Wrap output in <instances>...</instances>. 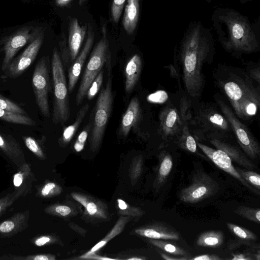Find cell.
I'll return each instance as SVG.
<instances>
[{
  "instance_id": "cell-43",
  "label": "cell",
  "mask_w": 260,
  "mask_h": 260,
  "mask_svg": "<svg viewBox=\"0 0 260 260\" xmlns=\"http://www.w3.org/2000/svg\"><path fill=\"white\" fill-rule=\"evenodd\" d=\"M55 212L61 216H67L72 213V209L70 207L66 205H58L55 206Z\"/></svg>"
},
{
  "instance_id": "cell-4",
  "label": "cell",
  "mask_w": 260,
  "mask_h": 260,
  "mask_svg": "<svg viewBox=\"0 0 260 260\" xmlns=\"http://www.w3.org/2000/svg\"><path fill=\"white\" fill-rule=\"evenodd\" d=\"M189 124L197 141L206 140L210 137L231 139L234 137L226 118L217 105L212 102L198 101L192 104Z\"/></svg>"
},
{
  "instance_id": "cell-11",
  "label": "cell",
  "mask_w": 260,
  "mask_h": 260,
  "mask_svg": "<svg viewBox=\"0 0 260 260\" xmlns=\"http://www.w3.org/2000/svg\"><path fill=\"white\" fill-rule=\"evenodd\" d=\"M219 189V184L213 178L200 171L193 175L189 185L181 190L179 197L184 203L194 204L213 196Z\"/></svg>"
},
{
  "instance_id": "cell-16",
  "label": "cell",
  "mask_w": 260,
  "mask_h": 260,
  "mask_svg": "<svg viewBox=\"0 0 260 260\" xmlns=\"http://www.w3.org/2000/svg\"><path fill=\"white\" fill-rule=\"evenodd\" d=\"M87 28V38L84 46L68 70V86L69 92L70 93L72 92L76 85L86 57L93 43L94 34L92 26L90 24H88Z\"/></svg>"
},
{
  "instance_id": "cell-2",
  "label": "cell",
  "mask_w": 260,
  "mask_h": 260,
  "mask_svg": "<svg viewBox=\"0 0 260 260\" xmlns=\"http://www.w3.org/2000/svg\"><path fill=\"white\" fill-rule=\"evenodd\" d=\"M211 19L218 42L232 56L239 58L259 50V17L251 22L247 16L232 8L218 7Z\"/></svg>"
},
{
  "instance_id": "cell-18",
  "label": "cell",
  "mask_w": 260,
  "mask_h": 260,
  "mask_svg": "<svg viewBox=\"0 0 260 260\" xmlns=\"http://www.w3.org/2000/svg\"><path fill=\"white\" fill-rule=\"evenodd\" d=\"M86 25L81 26L78 20L73 18L70 21L69 29L68 52L64 64L71 63L74 61L78 54L86 32Z\"/></svg>"
},
{
  "instance_id": "cell-32",
  "label": "cell",
  "mask_w": 260,
  "mask_h": 260,
  "mask_svg": "<svg viewBox=\"0 0 260 260\" xmlns=\"http://www.w3.org/2000/svg\"><path fill=\"white\" fill-rule=\"evenodd\" d=\"M239 216L259 224L260 222V209L245 206L238 207L233 211Z\"/></svg>"
},
{
  "instance_id": "cell-5",
  "label": "cell",
  "mask_w": 260,
  "mask_h": 260,
  "mask_svg": "<svg viewBox=\"0 0 260 260\" xmlns=\"http://www.w3.org/2000/svg\"><path fill=\"white\" fill-rule=\"evenodd\" d=\"M178 103L169 101L160 110L157 133L163 142L161 146L173 143L191 118L192 104L184 93Z\"/></svg>"
},
{
  "instance_id": "cell-37",
  "label": "cell",
  "mask_w": 260,
  "mask_h": 260,
  "mask_svg": "<svg viewBox=\"0 0 260 260\" xmlns=\"http://www.w3.org/2000/svg\"><path fill=\"white\" fill-rule=\"evenodd\" d=\"M91 126V122L90 120L78 135L74 145V148L76 152H79L84 149L88 134L90 132Z\"/></svg>"
},
{
  "instance_id": "cell-40",
  "label": "cell",
  "mask_w": 260,
  "mask_h": 260,
  "mask_svg": "<svg viewBox=\"0 0 260 260\" xmlns=\"http://www.w3.org/2000/svg\"><path fill=\"white\" fill-rule=\"evenodd\" d=\"M126 0H113L111 6V15L115 23L118 22Z\"/></svg>"
},
{
  "instance_id": "cell-39",
  "label": "cell",
  "mask_w": 260,
  "mask_h": 260,
  "mask_svg": "<svg viewBox=\"0 0 260 260\" xmlns=\"http://www.w3.org/2000/svg\"><path fill=\"white\" fill-rule=\"evenodd\" d=\"M23 140L26 146L31 152L39 157L44 156L42 149L35 139L30 136H24L23 137Z\"/></svg>"
},
{
  "instance_id": "cell-52",
  "label": "cell",
  "mask_w": 260,
  "mask_h": 260,
  "mask_svg": "<svg viewBox=\"0 0 260 260\" xmlns=\"http://www.w3.org/2000/svg\"><path fill=\"white\" fill-rule=\"evenodd\" d=\"M73 0H55V4L59 7L67 6Z\"/></svg>"
},
{
  "instance_id": "cell-46",
  "label": "cell",
  "mask_w": 260,
  "mask_h": 260,
  "mask_svg": "<svg viewBox=\"0 0 260 260\" xmlns=\"http://www.w3.org/2000/svg\"><path fill=\"white\" fill-rule=\"evenodd\" d=\"M14 226V223L12 221H5L1 224L0 231L3 233H8L11 232Z\"/></svg>"
},
{
  "instance_id": "cell-45",
  "label": "cell",
  "mask_w": 260,
  "mask_h": 260,
  "mask_svg": "<svg viewBox=\"0 0 260 260\" xmlns=\"http://www.w3.org/2000/svg\"><path fill=\"white\" fill-rule=\"evenodd\" d=\"M190 260H221L218 255L216 254H203L198 255L193 258H188Z\"/></svg>"
},
{
  "instance_id": "cell-41",
  "label": "cell",
  "mask_w": 260,
  "mask_h": 260,
  "mask_svg": "<svg viewBox=\"0 0 260 260\" xmlns=\"http://www.w3.org/2000/svg\"><path fill=\"white\" fill-rule=\"evenodd\" d=\"M245 70L249 77L255 82L259 85L260 83V67L259 63L257 64H250Z\"/></svg>"
},
{
  "instance_id": "cell-55",
  "label": "cell",
  "mask_w": 260,
  "mask_h": 260,
  "mask_svg": "<svg viewBox=\"0 0 260 260\" xmlns=\"http://www.w3.org/2000/svg\"><path fill=\"white\" fill-rule=\"evenodd\" d=\"M87 0H79V4L80 6L82 5L83 4H84Z\"/></svg>"
},
{
  "instance_id": "cell-35",
  "label": "cell",
  "mask_w": 260,
  "mask_h": 260,
  "mask_svg": "<svg viewBox=\"0 0 260 260\" xmlns=\"http://www.w3.org/2000/svg\"><path fill=\"white\" fill-rule=\"evenodd\" d=\"M142 165L143 157L141 155L134 158L129 170V176L133 182H136L140 177L142 172Z\"/></svg>"
},
{
  "instance_id": "cell-44",
  "label": "cell",
  "mask_w": 260,
  "mask_h": 260,
  "mask_svg": "<svg viewBox=\"0 0 260 260\" xmlns=\"http://www.w3.org/2000/svg\"><path fill=\"white\" fill-rule=\"evenodd\" d=\"M79 258L81 259H98V260H116L118 259L117 258H110L106 256H103L99 255L96 254V252H92V253H85L83 255L80 256L79 257Z\"/></svg>"
},
{
  "instance_id": "cell-21",
  "label": "cell",
  "mask_w": 260,
  "mask_h": 260,
  "mask_svg": "<svg viewBox=\"0 0 260 260\" xmlns=\"http://www.w3.org/2000/svg\"><path fill=\"white\" fill-rule=\"evenodd\" d=\"M142 61L141 56L136 54L127 62L125 69V91L130 93L136 85L141 74Z\"/></svg>"
},
{
  "instance_id": "cell-36",
  "label": "cell",
  "mask_w": 260,
  "mask_h": 260,
  "mask_svg": "<svg viewBox=\"0 0 260 260\" xmlns=\"http://www.w3.org/2000/svg\"><path fill=\"white\" fill-rule=\"evenodd\" d=\"M103 76L104 72L102 70L90 84L86 94L88 100H92L100 90L103 81Z\"/></svg>"
},
{
  "instance_id": "cell-24",
  "label": "cell",
  "mask_w": 260,
  "mask_h": 260,
  "mask_svg": "<svg viewBox=\"0 0 260 260\" xmlns=\"http://www.w3.org/2000/svg\"><path fill=\"white\" fill-rule=\"evenodd\" d=\"M89 108L88 104L84 105L78 112L74 122L64 128L62 135L58 140L60 146L62 147L66 146L74 137L84 119Z\"/></svg>"
},
{
  "instance_id": "cell-51",
  "label": "cell",
  "mask_w": 260,
  "mask_h": 260,
  "mask_svg": "<svg viewBox=\"0 0 260 260\" xmlns=\"http://www.w3.org/2000/svg\"><path fill=\"white\" fill-rule=\"evenodd\" d=\"M34 259L35 260H49V259H55V257L52 256H48L46 255H39L36 256Z\"/></svg>"
},
{
  "instance_id": "cell-23",
  "label": "cell",
  "mask_w": 260,
  "mask_h": 260,
  "mask_svg": "<svg viewBox=\"0 0 260 260\" xmlns=\"http://www.w3.org/2000/svg\"><path fill=\"white\" fill-rule=\"evenodd\" d=\"M189 121L185 123L180 134L173 143L184 151L205 158V156L198 150L197 141L190 129Z\"/></svg>"
},
{
  "instance_id": "cell-54",
  "label": "cell",
  "mask_w": 260,
  "mask_h": 260,
  "mask_svg": "<svg viewBox=\"0 0 260 260\" xmlns=\"http://www.w3.org/2000/svg\"><path fill=\"white\" fill-rule=\"evenodd\" d=\"M253 0H239V2L242 4H245L247 3L250 2Z\"/></svg>"
},
{
  "instance_id": "cell-31",
  "label": "cell",
  "mask_w": 260,
  "mask_h": 260,
  "mask_svg": "<svg viewBox=\"0 0 260 260\" xmlns=\"http://www.w3.org/2000/svg\"><path fill=\"white\" fill-rule=\"evenodd\" d=\"M226 226L230 232L236 237L244 241H256L257 236L251 231L235 224L227 222Z\"/></svg>"
},
{
  "instance_id": "cell-1",
  "label": "cell",
  "mask_w": 260,
  "mask_h": 260,
  "mask_svg": "<svg viewBox=\"0 0 260 260\" xmlns=\"http://www.w3.org/2000/svg\"><path fill=\"white\" fill-rule=\"evenodd\" d=\"M215 40L211 30L200 20L191 21L174 52V64L183 84V93L192 104L199 101L205 86V63L212 61Z\"/></svg>"
},
{
  "instance_id": "cell-13",
  "label": "cell",
  "mask_w": 260,
  "mask_h": 260,
  "mask_svg": "<svg viewBox=\"0 0 260 260\" xmlns=\"http://www.w3.org/2000/svg\"><path fill=\"white\" fill-rule=\"evenodd\" d=\"M44 34L31 42L25 50L10 62L3 72V79H15L20 76L35 60L42 46Z\"/></svg>"
},
{
  "instance_id": "cell-19",
  "label": "cell",
  "mask_w": 260,
  "mask_h": 260,
  "mask_svg": "<svg viewBox=\"0 0 260 260\" xmlns=\"http://www.w3.org/2000/svg\"><path fill=\"white\" fill-rule=\"evenodd\" d=\"M135 233L142 237L152 239L177 240L180 236L177 231L169 225L157 222L135 230Z\"/></svg>"
},
{
  "instance_id": "cell-56",
  "label": "cell",
  "mask_w": 260,
  "mask_h": 260,
  "mask_svg": "<svg viewBox=\"0 0 260 260\" xmlns=\"http://www.w3.org/2000/svg\"><path fill=\"white\" fill-rule=\"evenodd\" d=\"M206 2L208 3V4H210L211 2H212V0H205Z\"/></svg>"
},
{
  "instance_id": "cell-14",
  "label": "cell",
  "mask_w": 260,
  "mask_h": 260,
  "mask_svg": "<svg viewBox=\"0 0 260 260\" xmlns=\"http://www.w3.org/2000/svg\"><path fill=\"white\" fill-rule=\"evenodd\" d=\"M143 112L138 98H133L123 114L119 127L118 135L126 137L131 131L140 137L147 139L149 134L142 130L140 126L143 121Z\"/></svg>"
},
{
  "instance_id": "cell-17",
  "label": "cell",
  "mask_w": 260,
  "mask_h": 260,
  "mask_svg": "<svg viewBox=\"0 0 260 260\" xmlns=\"http://www.w3.org/2000/svg\"><path fill=\"white\" fill-rule=\"evenodd\" d=\"M231 138H223L215 137H208L206 140L209 141L215 148L225 152L232 160L247 170H252L256 168L255 165L249 158L238 147L231 143Z\"/></svg>"
},
{
  "instance_id": "cell-48",
  "label": "cell",
  "mask_w": 260,
  "mask_h": 260,
  "mask_svg": "<svg viewBox=\"0 0 260 260\" xmlns=\"http://www.w3.org/2000/svg\"><path fill=\"white\" fill-rule=\"evenodd\" d=\"M51 239L49 237L46 236L42 237L39 239H38L35 241V244L36 245L41 246L45 245V244L49 242Z\"/></svg>"
},
{
  "instance_id": "cell-20",
  "label": "cell",
  "mask_w": 260,
  "mask_h": 260,
  "mask_svg": "<svg viewBox=\"0 0 260 260\" xmlns=\"http://www.w3.org/2000/svg\"><path fill=\"white\" fill-rule=\"evenodd\" d=\"M71 196L85 208L88 215L99 218L107 219L106 210L100 201L80 193L72 192Z\"/></svg>"
},
{
  "instance_id": "cell-15",
  "label": "cell",
  "mask_w": 260,
  "mask_h": 260,
  "mask_svg": "<svg viewBox=\"0 0 260 260\" xmlns=\"http://www.w3.org/2000/svg\"><path fill=\"white\" fill-rule=\"evenodd\" d=\"M196 141L198 148L218 168L237 179L250 191L259 195V190H256L241 177L234 166L232 160L225 152L210 147L200 141Z\"/></svg>"
},
{
  "instance_id": "cell-22",
  "label": "cell",
  "mask_w": 260,
  "mask_h": 260,
  "mask_svg": "<svg viewBox=\"0 0 260 260\" xmlns=\"http://www.w3.org/2000/svg\"><path fill=\"white\" fill-rule=\"evenodd\" d=\"M140 14L139 0H127L124 9L122 24L127 34L132 35L135 30Z\"/></svg>"
},
{
  "instance_id": "cell-34",
  "label": "cell",
  "mask_w": 260,
  "mask_h": 260,
  "mask_svg": "<svg viewBox=\"0 0 260 260\" xmlns=\"http://www.w3.org/2000/svg\"><path fill=\"white\" fill-rule=\"evenodd\" d=\"M236 169L247 183L258 190H260V175L259 174L250 170H243L238 167H236Z\"/></svg>"
},
{
  "instance_id": "cell-6",
  "label": "cell",
  "mask_w": 260,
  "mask_h": 260,
  "mask_svg": "<svg viewBox=\"0 0 260 260\" xmlns=\"http://www.w3.org/2000/svg\"><path fill=\"white\" fill-rule=\"evenodd\" d=\"M108 67V80L105 87L99 94L94 109V116L90 120L91 126L89 141L90 149L93 151L97 150L102 143L112 109L113 94L111 64Z\"/></svg>"
},
{
  "instance_id": "cell-38",
  "label": "cell",
  "mask_w": 260,
  "mask_h": 260,
  "mask_svg": "<svg viewBox=\"0 0 260 260\" xmlns=\"http://www.w3.org/2000/svg\"><path fill=\"white\" fill-rule=\"evenodd\" d=\"M0 108L13 112L26 115L25 111L10 99L0 94Z\"/></svg>"
},
{
  "instance_id": "cell-7",
  "label": "cell",
  "mask_w": 260,
  "mask_h": 260,
  "mask_svg": "<svg viewBox=\"0 0 260 260\" xmlns=\"http://www.w3.org/2000/svg\"><path fill=\"white\" fill-rule=\"evenodd\" d=\"M51 68L54 88L52 122L54 124H64L70 116L68 83L62 62L56 48L53 51Z\"/></svg>"
},
{
  "instance_id": "cell-49",
  "label": "cell",
  "mask_w": 260,
  "mask_h": 260,
  "mask_svg": "<svg viewBox=\"0 0 260 260\" xmlns=\"http://www.w3.org/2000/svg\"><path fill=\"white\" fill-rule=\"evenodd\" d=\"M23 177L20 173H18L14 175L13 183L15 186H19L22 182Z\"/></svg>"
},
{
  "instance_id": "cell-25",
  "label": "cell",
  "mask_w": 260,
  "mask_h": 260,
  "mask_svg": "<svg viewBox=\"0 0 260 260\" xmlns=\"http://www.w3.org/2000/svg\"><path fill=\"white\" fill-rule=\"evenodd\" d=\"M159 159L156 183L158 187H160L165 183L171 172L173 162L172 155L166 150H163L160 152Z\"/></svg>"
},
{
  "instance_id": "cell-8",
  "label": "cell",
  "mask_w": 260,
  "mask_h": 260,
  "mask_svg": "<svg viewBox=\"0 0 260 260\" xmlns=\"http://www.w3.org/2000/svg\"><path fill=\"white\" fill-rule=\"evenodd\" d=\"M103 36L92 50L83 73L76 97L77 105L81 104L87 91L105 63L111 61L109 43L107 38L106 29L102 28Z\"/></svg>"
},
{
  "instance_id": "cell-50",
  "label": "cell",
  "mask_w": 260,
  "mask_h": 260,
  "mask_svg": "<svg viewBox=\"0 0 260 260\" xmlns=\"http://www.w3.org/2000/svg\"><path fill=\"white\" fill-rule=\"evenodd\" d=\"M233 257L232 260H249L252 259L250 256H247L245 254H233Z\"/></svg>"
},
{
  "instance_id": "cell-10",
  "label": "cell",
  "mask_w": 260,
  "mask_h": 260,
  "mask_svg": "<svg viewBox=\"0 0 260 260\" xmlns=\"http://www.w3.org/2000/svg\"><path fill=\"white\" fill-rule=\"evenodd\" d=\"M32 87L36 104L45 117H50L48 94L50 90L48 58L43 56L35 66L32 76Z\"/></svg>"
},
{
  "instance_id": "cell-29",
  "label": "cell",
  "mask_w": 260,
  "mask_h": 260,
  "mask_svg": "<svg viewBox=\"0 0 260 260\" xmlns=\"http://www.w3.org/2000/svg\"><path fill=\"white\" fill-rule=\"evenodd\" d=\"M0 148L11 155H19L22 151L17 141L11 135L0 131Z\"/></svg>"
},
{
  "instance_id": "cell-9",
  "label": "cell",
  "mask_w": 260,
  "mask_h": 260,
  "mask_svg": "<svg viewBox=\"0 0 260 260\" xmlns=\"http://www.w3.org/2000/svg\"><path fill=\"white\" fill-rule=\"evenodd\" d=\"M214 98L216 104L229 122L234 137L241 149L249 158L255 159L258 158L260 147L249 128L236 116L220 95L215 94Z\"/></svg>"
},
{
  "instance_id": "cell-26",
  "label": "cell",
  "mask_w": 260,
  "mask_h": 260,
  "mask_svg": "<svg viewBox=\"0 0 260 260\" xmlns=\"http://www.w3.org/2000/svg\"><path fill=\"white\" fill-rule=\"evenodd\" d=\"M224 241V234L220 231H209L202 233L198 237L196 243L199 246L217 248Z\"/></svg>"
},
{
  "instance_id": "cell-33",
  "label": "cell",
  "mask_w": 260,
  "mask_h": 260,
  "mask_svg": "<svg viewBox=\"0 0 260 260\" xmlns=\"http://www.w3.org/2000/svg\"><path fill=\"white\" fill-rule=\"evenodd\" d=\"M117 204L119 213L121 215L136 217L141 216L145 213L141 209L129 205L121 199H117Z\"/></svg>"
},
{
  "instance_id": "cell-47",
  "label": "cell",
  "mask_w": 260,
  "mask_h": 260,
  "mask_svg": "<svg viewBox=\"0 0 260 260\" xmlns=\"http://www.w3.org/2000/svg\"><path fill=\"white\" fill-rule=\"evenodd\" d=\"M161 256L166 260H186L188 259L187 257L174 256V255H170L164 253H160Z\"/></svg>"
},
{
  "instance_id": "cell-3",
  "label": "cell",
  "mask_w": 260,
  "mask_h": 260,
  "mask_svg": "<svg viewBox=\"0 0 260 260\" xmlns=\"http://www.w3.org/2000/svg\"><path fill=\"white\" fill-rule=\"evenodd\" d=\"M213 77L239 119L248 120L256 115L260 106L259 85L251 79L245 70L220 65Z\"/></svg>"
},
{
  "instance_id": "cell-12",
  "label": "cell",
  "mask_w": 260,
  "mask_h": 260,
  "mask_svg": "<svg viewBox=\"0 0 260 260\" xmlns=\"http://www.w3.org/2000/svg\"><path fill=\"white\" fill-rule=\"evenodd\" d=\"M44 28L32 26H24L8 38L4 44V57L2 70L4 72L15 55L23 47L33 42L40 36L44 34Z\"/></svg>"
},
{
  "instance_id": "cell-42",
  "label": "cell",
  "mask_w": 260,
  "mask_h": 260,
  "mask_svg": "<svg viewBox=\"0 0 260 260\" xmlns=\"http://www.w3.org/2000/svg\"><path fill=\"white\" fill-rule=\"evenodd\" d=\"M61 188L53 182L47 183L41 190V193L44 196H47L55 193H59Z\"/></svg>"
},
{
  "instance_id": "cell-30",
  "label": "cell",
  "mask_w": 260,
  "mask_h": 260,
  "mask_svg": "<svg viewBox=\"0 0 260 260\" xmlns=\"http://www.w3.org/2000/svg\"><path fill=\"white\" fill-rule=\"evenodd\" d=\"M149 243L170 254L187 257L189 253L181 247L163 240L150 239Z\"/></svg>"
},
{
  "instance_id": "cell-57",
  "label": "cell",
  "mask_w": 260,
  "mask_h": 260,
  "mask_svg": "<svg viewBox=\"0 0 260 260\" xmlns=\"http://www.w3.org/2000/svg\"><path fill=\"white\" fill-rule=\"evenodd\" d=\"M1 205H0V211H1Z\"/></svg>"
},
{
  "instance_id": "cell-28",
  "label": "cell",
  "mask_w": 260,
  "mask_h": 260,
  "mask_svg": "<svg viewBox=\"0 0 260 260\" xmlns=\"http://www.w3.org/2000/svg\"><path fill=\"white\" fill-rule=\"evenodd\" d=\"M129 217L121 216L116 222L111 231L101 241L94 246L86 253L96 252L102 247L104 246L108 242L120 234L124 229L126 223L128 222Z\"/></svg>"
},
{
  "instance_id": "cell-53",
  "label": "cell",
  "mask_w": 260,
  "mask_h": 260,
  "mask_svg": "<svg viewBox=\"0 0 260 260\" xmlns=\"http://www.w3.org/2000/svg\"><path fill=\"white\" fill-rule=\"evenodd\" d=\"M145 257H133L130 258H126L127 260H143L146 259Z\"/></svg>"
},
{
  "instance_id": "cell-27",
  "label": "cell",
  "mask_w": 260,
  "mask_h": 260,
  "mask_svg": "<svg viewBox=\"0 0 260 260\" xmlns=\"http://www.w3.org/2000/svg\"><path fill=\"white\" fill-rule=\"evenodd\" d=\"M0 119L6 122L27 126H35L36 122L27 115L0 108Z\"/></svg>"
}]
</instances>
